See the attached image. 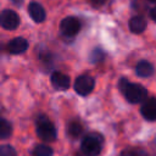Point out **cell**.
<instances>
[{"mask_svg": "<svg viewBox=\"0 0 156 156\" xmlns=\"http://www.w3.org/2000/svg\"><path fill=\"white\" fill-rule=\"evenodd\" d=\"M119 90L123 93L124 98L130 102V104H139L144 102L147 98V90L136 83H132L126 78H121L118 83Z\"/></svg>", "mask_w": 156, "mask_h": 156, "instance_id": "6da1fadb", "label": "cell"}, {"mask_svg": "<svg viewBox=\"0 0 156 156\" xmlns=\"http://www.w3.org/2000/svg\"><path fill=\"white\" fill-rule=\"evenodd\" d=\"M51 84L55 89L57 90H66L69 88L71 84V79L67 74L62 73V72H54L51 74Z\"/></svg>", "mask_w": 156, "mask_h": 156, "instance_id": "ba28073f", "label": "cell"}, {"mask_svg": "<svg viewBox=\"0 0 156 156\" xmlns=\"http://www.w3.org/2000/svg\"><path fill=\"white\" fill-rule=\"evenodd\" d=\"M121 156H146L143 150H124Z\"/></svg>", "mask_w": 156, "mask_h": 156, "instance_id": "ac0fdd59", "label": "cell"}, {"mask_svg": "<svg viewBox=\"0 0 156 156\" xmlns=\"http://www.w3.org/2000/svg\"><path fill=\"white\" fill-rule=\"evenodd\" d=\"M105 1H106V0H90V2L93 4V6H95V7L102 6V5L105 4Z\"/></svg>", "mask_w": 156, "mask_h": 156, "instance_id": "d6986e66", "label": "cell"}, {"mask_svg": "<svg viewBox=\"0 0 156 156\" xmlns=\"http://www.w3.org/2000/svg\"><path fill=\"white\" fill-rule=\"evenodd\" d=\"M60 30L63 35L74 37L80 30V22L77 17H73V16L66 17L60 23Z\"/></svg>", "mask_w": 156, "mask_h": 156, "instance_id": "5b68a950", "label": "cell"}, {"mask_svg": "<svg viewBox=\"0 0 156 156\" xmlns=\"http://www.w3.org/2000/svg\"><path fill=\"white\" fill-rule=\"evenodd\" d=\"M95 87V80L89 74H82L79 76L74 82V90L77 94L85 96L89 95Z\"/></svg>", "mask_w": 156, "mask_h": 156, "instance_id": "277c9868", "label": "cell"}, {"mask_svg": "<svg viewBox=\"0 0 156 156\" xmlns=\"http://www.w3.org/2000/svg\"><path fill=\"white\" fill-rule=\"evenodd\" d=\"M37 134L43 141H54L57 136L55 126L45 116L37 118Z\"/></svg>", "mask_w": 156, "mask_h": 156, "instance_id": "3957f363", "label": "cell"}, {"mask_svg": "<svg viewBox=\"0 0 156 156\" xmlns=\"http://www.w3.org/2000/svg\"><path fill=\"white\" fill-rule=\"evenodd\" d=\"M149 1H151V2H156V0H149Z\"/></svg>", "mask_w": 156, "mask_h": 156, "instance_id": "603a6c76", "label": "cell"}, {"mask_svg": "<svg viewBox=\"0 0 156 156\" xmlns=\"http://www.w3.org/2000/svg\"><path fill=\"white\" fill-rule=\"evenodd\" d=\"M82 132H83V127H82L79 121H71V122H68V124H67V134L71 138H73V139L78 138L82 134Z\"/></svg>", "mask_w": 156, "mask_h": 156, "instance_id": "4fadbf2b", "label": "cell"}, {"mask_svg": "<svg viewBox=\"0 0 156 156\" xmlns=\"http://www.w3.org/2000/svg\"><path fill=\"white\" fill-rule=\"evenodd\" d=\"M0 156H17V152L11 145H0Z\"/></svg>", "mask_w": 156, "mask_h": 156, "instance_id": "e0dca14e", "label": "cell"}, {"mask_svg": "<svg viewBox=\"0 0 156 156\" xmlns=\"http://www.w3.org/2000/svg\"><path fill=\"white\" fill-rule=\"evenodd\" d=\"M0 24L4 29L13 30L20 24V16L13 10H4L0 13Z\"/></svg>", "mask_w": 156, "mask_h": 156, "instance_id": "8992f818", "label": "cell"}, {"mask_svg": "<svg viewBox=\"0 0 156 156\" xmlns=\"http://www.w3.org/2000/svg\"><path fill=\"white\" fill-rule=\"evenodd\" d=\"M104 136L100 133L91 132L84 136L80 144V151L85 156H98L102 149Z\"/></svg>", "mask_w": 156, "mask_h": 156, "instance_id": "7a4b0ae2", "label": "cell"}, {"mask_svg": "<svg viewBox=\"0 0 156 156\" xmlns=\"http://www.w3.org/2000/svg\"><path fill=\"white\" fill-rule=\"evenodd\" d=\"M129 29L133 33H143L146 29V21L143 16H134L129 20Z\"/></svg>", "mask_w": 156, "mask_h": 156, "instance_id": "7c38bea8", "label": "cell"}, {"mask_svg": "<svg viewBox=\"0 0 156 156\" xmlns=\"http://www.w3.org/2000/svg\"><path fill=\"white\" fill-rule=\"evenodd\" d=\"M154 71H155L154 66H152L149 61H145V60L139 61V62L136 63V67H135L136 74H138L139 77H141V78H146V77L152 76V74H154Z\"/></svg>", "mask_w": 156, "mask_h": 156, "instance_id": "8fae6325", "label": "cell"}, {"mask_svg": "<svg viewBox=\"0 0 156 156\" xmlns=\"http://www.w3.org/2000/svg\"><path fill=\"white\" fill-rule=\"evenodd\" d=\"M11 134H12L11 123L5 118H0V139H6Z\"/></svg>", "mask_w": 156, "mask_h": 156, "instance_id": "5bb4252c", "label": "cell"}, {"mask_svg": "<svg viewBox=\"0 0 156 156\" xmlns=\"http://www.w3.org/2000/svg\"><path fill=\"white\" fill-rule=\"evenodd\" d=\"M12 1H13V2H15V1H16V2H17V4H18V5H20V4H21V1H22V0H12Z\"/></svg>", "mask_w": 156, "mask_h": 156, "instance_id": "44dd1931", "label": "cell"}, {"mask_svg": "<svg viewBox=\"0 0 156 156\" xmlns=\"http://www.w3.org/2000/svg\"><path fill=\"white\" fill-rule=\"evenodd\" d=\"M105 58V51H102L101 49H95V50H93L91 51V54H90V61L93 62V63H99V62H101L102 60Z\"/></svg>", "mask_w": 156, "mask_h": 156, "instance_id": "2e32d148", "label": "cell"}, {"mask_svg": "<svg viewBox=\"0 0 156 156\" xmlns=\"http://www.w3.org/2000/svg\"><path fill=\"white\" fill-rule=\"evenodd\" d=\"M34 156H52V149L45 144L37 145L34 149Z\"/></svg>", "mask_w": 156, "mask_h": 156, "instance_id": "9a60e30c", "label": "cell"}, {"mask_svg": "<svg viewBox=\"0 0 156 156\" xmlns=\"http://www.w3.org/2000/svg\"><path fill=\"white\" fill-rule=\"evenodd\" d=\"M76 156H85V155H83L82 152H79V154H76Z\"/></svg>", "mask_w": 156, "mask_h": 156, "instance_id": "7402d4cb", "label": "cell"}, {"mask_svg": "<svg viewBox=\"0 0 156 156\" xmlns=\"http://www.w3.org/2000/svg\"><path fill=\"white\" fill-rule=\"evenodd\" d=\"M27 49H28V41L22 37L15 38V39L10 40L7 44V51L12 55H20V54L24 52Z\"/></svg>", "mask_w": 156, "mask_h": 156, "instance_id": "9c48e42d", "label": "cell"}, {"mask_svg": "<svg viewBox=\"0 0 156 156\" xmlns=\"http://www.w3.org/2000/svg\"><path fill=\"white\" fill-rule=\"evenodd\" d=\"M143 117L147 121H156V98H149L143 102L140 108Z\"/></svg>", "mask_w": 156, "mask_h": 156, "instance_id": "52a82bcc", "label": "cell"}, {"mask_svg": "<svg viewBox=\"0 0 156 156\" xmlns=\"http://www.w3.org/2000/svg\"><path fill=\"white\" fill-rule=\"evenodd\" d=\"M28 13L32 17V20L37 23H41L46 17L44 7L39 2H35V1H32L28 5Z\"/></svg>", "mask_w": 156, "mask_h": 156, "instance_id": "30bf717a", "label": "cell"}, {"mask_svg": "<svg viewBox=\"0 0 156 156\" xmlns=\"http://www.w3.org/2000/svg\"><path fill=\"white\" fill-rule=\"evenodd\" d=\"M150 16H151V18L156 22V6L151 9V11H150Z\"/></svg>", "mask_w": 156, "mask_h": 156, "instance_id": "ffe728a7", "label": "cell"}]
</instances>
